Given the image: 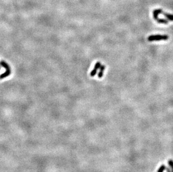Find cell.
Returning a JSON list of instances; mask_svg holds the SVG:
<instances>
[{
	"label": "cell",
	"mask_w": 173,
	"mask_h": 172,
	"mask_svg": "<svg viewBox=\"0 0 173 172\" xmlns=\"http://www.w3.org/2000/svg\"><path fill=\"white\" fill-rule=\"evenodd\" d=\"M11 69L6 70V71L5 72H4V73L1 74V75H0V79H4V78H6V77L9 76L10 74H11Z\"/></svg>",
	"instance_id": "obj_4"
},
{
	"label": "cell",
	"mask_w": 173,
	"mask_h": 172,
	"mask_svg": "<svg viewBox=\"0 0 173 172\" xmlns=\"http://www.w3.org/2000/svg\"><path fill=\"white\" fill-rule=\"evenodd\" d=\"M100 67H101V63L100 62H98L95 64V67H94V69L92 70V71L90 72V76L91 77H94L97 73V71L99 69H100Z\"/></svg>",
	"instance_id": "obj_3"
},
{
	"label": "cell",
	"mask_w": 173,
	"mask_h": 172,
	"mask_svg": "<svg viewBox=\"0 0 173 172\" xmlns=\"http://www.w3.org/2000/svg\"><path fill=\"white\" fill-rule=\"evenodd\" d=\"M0 70H1V68H0Z\"/></svg>",
	"instance_id": "obj_11"
},
{
	"label": "cell",
	"mask_w": 173,
	"mask_h": 172,
	"mask_svg": "<svg viewBox=\"0 0 173 172\" xmlns=\"http://www.w3.org/2000/svg\"><path fill=\"white\" fill-rule=\"evenodd\" d=\"M169 39V36L166 35H153L148 37L147 40L149 41L158 40H166Z\"/></svg>",
	"instance_id": "obj_2"
},
{
	"label": "cell",
	"mask_w": 173,
	"mask_h": 172,
	"mask_svg": "<svg viewBox=\"0 0 173 172\" xmlns=\"http://www.w3.org/2000/svg\"><path fill=\"white\" fill-rule=\"evenodd\" d=\"M161 14H163L169 20H170V21H173V15L168 14V13L166 12H164L163 11H162Z\"/></svg>",
	"instance_id": "obj_7"
},
{
	"label": "cell",
	"mask_w": 173,
	"mask_h": 172,
	"mask_svg": "<svg viewBox=\"0 0 173 172\" xmlns=\"http://www.w3.org/2000/svg\"><path fill=\"white\" fill-rule=\"evenodd\" d=\"M166 172H171L170 171V170L169 169V168H166Z\"/></svg>",
	"instance_id": "obj_10"
},
{
	"label": "cell",
	"mask_w": 173,
	"mask_h": 172,
	"mask_svg": "<svg viewBox=\"0 0 173 172\" xmlns=\"http://www.w3.org/2000/svg\"><path fill=\"white\" fill-rule=\"evenodd\" d=\"M105 66L104 65H101L100 68V72L98 73V76L99 78H102V77L103 76V74H104V70H105Z\"/></svg>",
	"instance_id": "obj_5"
},
{
	"label": "cell",
	"mask_w": 173,
	"mask_h": 172,
	"mask_svg": "<svg viewBox=\"0 0 173 172\" xmlns=\"http://www.w3.org/2000/svg\"><path fill=\"white\" fill-rule=\"evenodd\" d=\"M168 164L170 167H171V169H172V172H173V160H169L168 161Z\"/></svg>",
	"instance_id": "obj_9"
},
{
	"label": "cell",
	"mask_w": 173,
	"mask_h": 172,
	"mask_svg": "<svg viewBox=\"0 0 173 172\" xmlns=\"http://www.w3.org/2000/svg\"><path fill=\"white\" fill-rule=\"evenodd\" d=\"M162 9H156L153 11V16L154 19L158 22L159 24H168V21L165 19H161L158 18V15L162 13Z\"/></svg>",
	"instance_id": "obj_1"
},
{
	"label": "cell",
	"mask_w": 173,
	"mask_h": 172,
	"mask_svg": "<svg viewBox=\"0 0 173 172\" xmlns=\"http://www.w3.org/2000/svg\"><path fill=\"white\" fill-rule=\"evenodd\" d=\"M166 169V167L165 165H164V164H162L159 168V169L158 170V172H164V171Z\"/></svg>",
	"instance_id": "obj_8"
},
{
	"label": "cell",
	"mask_w": 173,
	"mask_h": 172,
	"mask_svg": "<svg viewBox=\"0 0 173 172\" xmlns=\"http://www.w3.org/2000/svg\"><path fill=\"white\" fill-rule=\"evenodd\" d=\"M0 65L1 67H2L3 68H4L5 69H6V70H9L10 69V65L7 63L4 60H1L0 62Z\"/></svg>",
	"instance_id": "obj_6"
}]
</instances>
